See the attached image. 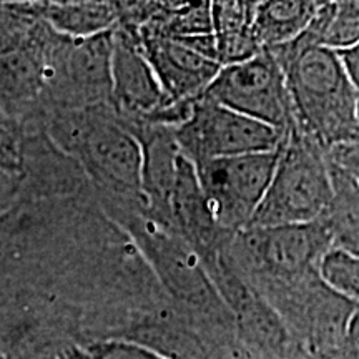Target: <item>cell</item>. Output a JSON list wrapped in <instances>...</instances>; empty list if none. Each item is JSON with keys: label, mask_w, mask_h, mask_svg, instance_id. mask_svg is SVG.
I'll use <instances>...</instances> for the list:
<instances>
[{"label": "cell", "mask_w": 359, "mask_h": 359, "mask_svg": "<svg viewBox=\"0 0 359 359\" xmlns=\"http://www.w3.org/2000/svg\"><path fill=\"white\" fill-rule=\"evenodd\" d=\"M306 34L320 45L343 52L359 42V0H326Z\"/></svg>", "instance_id": "2e32d148"}, {"label": "cell", "mask_w": 359, "mask_h": 359, "mask_svg": "<svg viewBox=\"0 0 359 359\" xmlns=\"http://www.w3.org/2000/svg\"><path fill=\"white\" fill-rule=\"evenodd\" d=\"M20 180V200H95L85 170L43 130L27 133Z\"/></svg>", "instance_id": "30bf717a"}, {"label": "cell", "mask_w": 359, "mask_h": 359, "mask_svg": "<svg viewBox=\"0 0 359 359\" xmlns=\"http://www.w3.org/2000/svg\"><path fill=\"white\" fill-rule=\"evenodd\" d=\"M43 132L79 161L102 208L145 201L142 145L111 103L48 111Z\"/></svg>", "instance_id": "6da1fadb"}, {"label": "cell", "mask_w": 359, "mask_h": 359, "mask_svg": "<svg viewBox=\"0 0 359 359\" xmlns=\"http://www.w3.org/2000/svg\"><path fill=\"white\" fill-rule=\"evenodd\" d=\"M138 39L165 95L175 103L200 98L222 69L218 60L196 52L183 39L158 35H138Z\"/></svg>", "instance_id": "8fae6325"}, {"label": "cell", "mask_w": 359, "mask_h": 359, "mask_svg": "<svg viewBox=\"0 0 359 359\" xmlns=\"http://www.w3.org/2000/svg\"><path fill=\"white\" fill-rule=\"evenodd\" d=\"M253 0H212V25L219 64H236L262 50L253 34Z\"/></svg>", "instance_id": "7c38bea8"}, {"label": "cell", "mask_w": 359, "mask_h": 359, "mask_svg": "<svg viewBox=\"0 0 359 359\" xmlns=\"http://www.w3.org/2000/svg\"><path fill=\"white\" fill-rule=\"evenodd\" d=\"M320 273L334 291L359 303V257L330 250L321 259Z\"/></svg>", "instance_id": "e0dca14e"}, {"label": "cell", "mask_w": 359, "mask_h": 359, "mask_svg": "<svg viewBox=\"0 0 359 359\" xmlns=\"http://www.w3.org/2000/svg\"><path fill=\"white\" fill-rule=\"evenodd\" d=\"M331 196L333 183L326 150L293 123L283 138L271 182L248 226L318 222Z\"/></svg>", "instance_id": "3957f363"}, {"label": "cell", "mask_w": 359, "mask_h": 359, "mask_svg": "<svg viewBox=\"0 0 359 359\" xmlns=\"http://www.w3.org/2000/svg\"><path fill=\"white\" fill-rule=\"evenodd\" d=\"M285 74L294 127L327 151L359 142V92L338 52L306 34L269 48Z\"/></svg>", "instance_id": "7a4b0ae2"}, {"label": "cell", "mask_w": 359, "mask_h": 359, "mask_svg": "<svg viewBox=\"0 0 359 359\" xmlns=\"http://www.w3.org/2000/svg\"><path fill=\"white\" fill-rule=\"evenodd\" d=\"M336 359H359V303H356L349 318L343 349Z\"/></svg>", "instance_id": "44dd1931"}, {"label": "cell", "mask_w": 359, "mask_h": 359, "mask_svg": "<svg viewBox=\"0 0 359 359\" xmlns=\"http://www.w3.org/2000/svg\"><path fill=\"white\" fill-rule=\"evenodd\" d=\"M180 154L193 165L228 156L275 151L286 133L200 97L190 114L173 128Z\"/></svg>", "instance_id": "8992f818"}, {"label": "cell", "mask_w": 359, "mask_h": 359, "mask_svg": "<svg viewBox=\"0 0 359 359\" xmlns=\"http://www.w3.org/2000/svg\"><path fill=\"white\" fill-rule=\"evenodd\" d=\"M331 163L344 170L359 185V142H348L336 145L326 151Z\"/></svg>", "instance_id": "d6986e66"}, {"label": "cell", "mask_w": 359, "mask_h": 359, "mask_svg": "<svg viewBox=\"0 0 359 359\" xmlns=\"http://www.w3.org/2000/svg\"><path fill=\"white\" fill-rule=\"evenodd\" d=\"M25 138L24 125L0 118V170L20 177L24 170Z\"/></svg>", "instance_id": "ac0fdd59"}, {"label": "cell", "mask_w": 359, "mask_h": 359, "mask_svg": "<svg viewBox=\"0 0 359 359\" xmlns=\"http://www.w3.org/2000/svg\"><path fill=\"white\" fill-rule=\"evenodd\" d=\"M291 339H293V338H291ZM281 359H313V358L309 356V354L304 351V349L293 339V341H291L288 349H286V353L283 354Z\"/></svg>", "instance_id": "cb8c5ba5"}, {"label": "cell", "mask_w": 359, "mask_h": 359, "mask_svg": "<svg viewBox=\"0 0 359 359\" xmlns=\"http://www.w3.org/2000/svg\"><path fill=\"white\" fill-rule=\"evenodd\" d=\"M22 180L0 170V215L7 213L20 201Z\"/></svg>", "instance_id": "ffe728a7"}, {"label": "cell", "mask_w": 359, "mask_h": 359, "mask_svg": "<svg viewBox=\"0 0 359 359\" xmlns=\"http://www.w3.org/2000/svg\"><path fill=\"white\" fill-rule=\"evenodd\" d=\"M358 127H359V98H358Z\"/></svg>", "instance_id": "484cf974"}, {"label": "cell", "mask_w": 359, "mask_h": 359, "mask_svg": "<svg viewBox=\"0 0 359 359\" xmlns=\"http://www.w3.org/2000/svg\"><path fill=\"white\" fill-rule=\"evenodd\" d=\"M43 20L58 34L72 39H88L109 32L120 20L118 2L45 4L39 2Z\"/></svg>", "instance_id": "9a60e30c"}, {"label": "cell", "mask_w": 359, "mask_h": 359, "mask_svg": "<svg viewBox=\"0 0 359 359\" xmlns=\"http://www.w3.org/2000/svg\"><path fill=\"white\" fill-rule=\"evenodd\" d=\"M278 154L280 148L193 165L210 210L223 230L238 233L248 226L271 182Z\"/></svg>", "instance_id": "ba28073f"}, {"label": "cell", "mask_w": 359, "mask_h": 359, "mask_svg": "<svg viewBox=\"0 0 359 359\" xmlns=\"http://www.w3.org/2000/svg\"><path fill=\"white\" fill-rule=\"evenodd\" d=\"M326 0H262L255 8L253 34L262 48L288 43L302 35Z\"/></svg>", "instance_id": "4fadbf2b"}, {"label": "cell", "mask_w": 359, "mask_h": 359, "mask_svg": "<svg viewBox=\"0 0 359 359\" xmlns=\"http://www.w3.org/2000/svg\"><path fill=\"white\" fill-rule=\"evenodd\" d=\"M109 359H167L160 354L148 351L143 348H135V346H120L115 348L114 351L109 354Z\"/></svg>", "instance_id": "603a6c76"}, {"label": "cell", "mask_w": 359, "mask_h": 359, "mask_svg": "<svg viewBox=\"0 0 359 359\" xmlns=\"http://www.w3.org/2000/svg\"><path fill=\"white\" fill-rule=\"evenodd\" d=\"M111 52L114 29L88 39L52 29L45 45V111L111 103Z\"/></svg>", "instance_id": "5b68a950"}, {"label": "cell", "mask_w": 359, "mask_h": 359, "mask_svg": "<svg viewBox=\"0 0 359 359\" xmlns=\"http://www.w3.org/2000/svg\"><path fill=\"white\" fill-rule=\"evenodd\" d=\"M331 240L320 219L303 224L248 226L231 241L238 271L253 291L320 269Z\"/></svg>", "instance_id": "277c9868"}, {"label": "cell", "mask_w": 359, "mask_h": 359, "mask_svg": "<svg viewBox=\"0 0 359 359\" xmlns=\"http://www.w3.org/2000/svg\"><path fill=\"white\" fill-rule=\"evenodd\" d=\"M330 170L333 196L320 222L330 235L331 250L359 257V185L331 161Z\"/></svg>", "instance_id": "5bb4252c"}, {"label": "cell", "mask_w": 359, "mask_h": 359, "mask_svg": "<svg viewBox=\"0 0 359 359\" xmlns=\"http://www.w3.org/2000/svg\"><path fill=\"white\" fill-rule=\"evenodd\" d=\"M201 97L271 125L283 133L293 125L285 74L269 48H262L236 64L222 65Z\"/></svg>", "instance_id": "52a82bcc"}, {"label": "cell", "mask_w": 359, "mask_h": 359, "mask_svg": "<svg viewBox=\"0 0 359 359\" xmlns=\"http://www.w3.org/2000/svg\"><path fill=\"white\" fill-rule=\"evenodd\" d=\"M52 27L42 20L20 47L0 52V118L24 125L27 133L43 130L45 42Z\"/></svg>", "instance_id": "9c48e42d"}, {"label": "cell", "mask_w": 359, "mask_h": 359, "mask_svg": "<svg viewBox=\"0 0 359 359\" xmlns=\"http://www.w3.org/2000/svg\"><path fill=\"white\" fill-rule=\"evenodd\" d=\"M341 57V62H343L344 69H346L349 79L354 83V87L359 92V42L353 47L346 48V50L338 52Z\"/></svg>", "instance_id": "7402d4cb"}, {"label": "cell", "mask_w": 359, "mask_h": 359, "mask_svg": "<svg viewBox=\"0 0 359 359\" xmlns=\"http://www.w3.org/2000/svg\"><path fill=\"white\" fill-rule=\"evenodd\" d=\"M0 2H7V4H12V2H39V0H0Z\"/></svg>", "instance_id": "d4e9b609"}]
</instances>
